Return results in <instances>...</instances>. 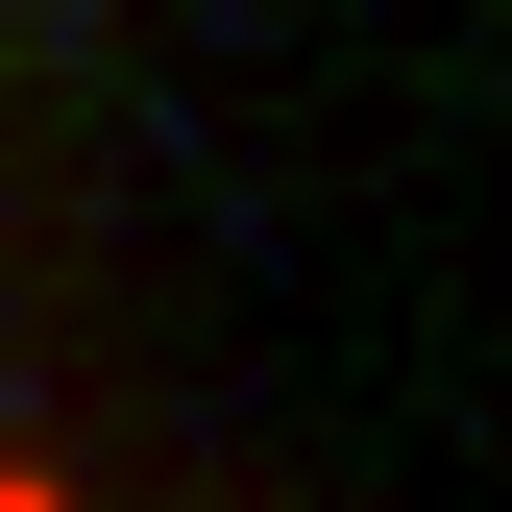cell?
I'll use <instances>...</instances> for the list:
<instances>
[{"mask_svg":"<svg viewBox=\"0 0 512 512\" xmlns=\"http://www.w3.org/2000/svg\"><path fill=\"white\" fill-rule=\"evenodd\" d=\"M0 512H98V488H49V464H0Z\"/></svg>","mask_w":512,"mask_h":512,"instance_id":"1","label":"cell"}]
</instances>
